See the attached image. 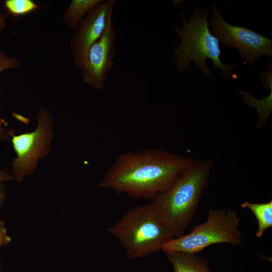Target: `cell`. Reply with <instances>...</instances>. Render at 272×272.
I'll return each mask as SVG.
<instances>
[{
  "label": "cell",
  "mask_w": 272,
  "mask_h": 272,
  "mask_svg": "<svg viewBox=\"0 0 272 272\" xmlns=\"http://www.w3.org/2000/svg\"><path fill=\"white\" fill-rule=\"evenodd\" d=\"M242 243L239 217L231 209H211L204 223L194 226L191 231L166 242L162 250L165 253L181 252L197 254L215 244Z\"/></svg>",
  "instance_id": "cell-5"
},
{
  "label": "cell",
  "mask_w": 272,
  "mask_h": 272,
  "mask_svg": "<svg viewBox=\"0 0 272 272\" xmlns=\"http://www.w3.org/2000/svg\"><path fill=\"white\" fill-rule=\"evenodd\" d=\"M5 6L10 14L16 16L27 15L40 8L32 0H6Z\"/></svg>",
  "instance_id": "cell-14"
},
{
  "label": "cell",
  "mask_w": 272,
  "mask_h": 272,
  "mask_svg": "<svg viewBox=\"0 0 272 272\" xmlns=\"http://www.w3.org/2000/svg\"><path fill=\"white\" fill-rule=\"evenodd\" d=\"M209 10H202L197 5L193 6V10L190 12L189 21L182 12L179 17L182 22V28L173 25L175 31L179 37L180 43L174 46L173 58L180 74L190 69L191 61L208 78L212 73L208 68L206 60L211 59L217 72L224 79L231 77L236 79L237 76L232 74L233 69L238 64L226 65L220 59L221 51L220 41L213 35L209 29L208 22Z\"/></svg>",
  "instance_id": "cell-3"
},
{
  "label": "cell",
  "mask_w": 272,
  "mask_h": 272,
  "mask_svg": "<svg viewBox=\"0 0 272 272\" xmlns=\"http://www.w3.org/2000/svg\"><path fill=\"white\" fill-rule=\"evenodd\" d=\"M114 0L103 1L93 8L74 30L70 42L75 64L80 68L90 47L104 32L113 16Z\"/></svg>",
  "instance_id": "cell-9"
},
{
  "label": "cell",
  "mask_w": 272,
  "mask_h": 272,
  "mask_svg": "<svg viewBox=\"0 0 272 272\" xmlns=\"http://www.w3.org/2000/svg\"><path fill=\"white\" fill-rule=\"evenodd\" d=\"M5 222L0 220V247L7 246L11 241V238L7 234V230L5 227Z\"/></svg>",
  "instance_id": "cell-18"
},
{
  "label": "cell",
  "mask_w": 272,
  "mask_h": 272,
  "mask_svg": "<svg viewBox=\"0 0 272 272\" xmlns=\"http://www.w3.org/2000/svg\"><path fill=\"white\" fill-rule=\"evenodd\" d=\"M211 33L223 45L239 50L244 64L250 67L261 56H272V40L250 29L226 22L215 5L208 22Z\"/></svg>",
  "instance_id": "cell-7"
},
{
  "label": "cell",
  "mask_w": 272,
  "mask_h": 272,
  "mask_svg": "<svg viewBox=\"0 0 272 272\" xmlns=\"http://www.w3.org/2000/svg\"><path fill=\"white\" fill-rule=\"evenodd\" d=\"M238 91L245 103L256 108L259 111L260 116L266 118L269 115L272 108V90H270L269 95L262 100L254 98L249 93L240 88H239Z\"/></svg>",
  "instance_id": "cell-13"
},
{
  "label": "cell",
  "mask_w": 272,
  "mask_h": 272,
  "mask_svg": "<svg viewBox=\"0 0 272 272\" xmlns=\"http://www.w3.org/2000/svg\"><path fill=\"white\" fill-rule=\"evenodd\" d=\"M20 64V62L16 58L7 56L0 50V73L6 69L18 67ZM2 124L3 120L0 118V140H7L8 135L3 129Z\"/></svg>",
  "instance_id": "cell-15"
},
{
  "label": "cell",
  "mask_w": 272,
  "mask_h": 272,
  "mask_svg": "<svg viewBox=\"0 0 272 272\" xmlns=\"http://www.w3.org/2000/svg\"><path fill=\"white\" fill-rule=\"evenodd\" d=\"M13 179L12 175L9 172H7L5 170H0V206L2 205L6 197L5 189L3 182Z\"/></svg>",
  "instance_id": "cell-17"
},
{
  "label": "cell",
  "mask_w": 272,
  "mask_h": 272,
  "mask_svg": "<svg viewBox=\"0 0 272 272\" xmlns=\"http://www.w3.org/2000/svg\"><path fill=\"white\" fill-rule=\"evenodd\" d=\"M267 71L262 72L260 76L263 88L268 90H272V65L270 60L267 64Z\"/></svg>",
  "instance_id": "cell-16"
},
{
  "label": "cell",
  "mask_w": 272,
  "mask_h": 272,
  "mask_svg": "<svg viewBox=\"0 0 272 272\" xmlns=\"http://www.w3.org/2000/svg\"><path fill=\"white\" fill-rule=\"evenodd\" d=\"M102 0H73L63 13L65 25L74 30L85 16Z\"/></svg>",
  "instance_id": "cell-11"
},
{
  "label": "cell",
  "mask_w": 272,
  "mask_h": 272,
  "mask_svg": "<svg viewBox=\"0 0 272 272\" xmlns=\"http://www.w3.org/2000/svg\"><path fill=\"white\" fill-rule=\"evenodd\" d=\"M112 18L113 16L102 35L89 48L80 67L84 83L97 90L104 87L114 64L116 34Z\"/></svg>",
  "instance_id": "cell-8"
},
{
  "label": "cell",
  "mask_w": 272,
  "mask_h": 272,
  "mask_svg": "<svg viewBox=\"0 0 272 272\" xmlns=\"http://www.w3.org/2000/svg\"><path fill=\"white\" fill-rule=\"evenodd\" d=\"M37 121L36 128L32 131L18 135L12 133L11 142L16 155L11 164L12 175L19 182L33 174L39 160L45 159L51 152L53 118L45 107L39 108Z\"/></svg>",
  "instance_id": "cell-6"
},
{
  "label": "cell",
  "mask_w": 272,
  "mask_h": 272,
  "mask_svg": "<svg viewBox=\"0 0 272 272\" xmlns=\"http://www.w3.org/2000/svg\"><path fill=\"white\" fill-rule=\"evenodd\" d=\"M6 15L0 14V31L2 30L6 26Z\"/></svg>",
  "instance_id": "cell-19"
},
{
  "label": "cell",
  "mask_w": 272,
  "mask_h": 272,
  "mask_svg": "<svg viewBox=\"0 0 272 272\" xmlns=\"http://www.w3.org/2000/svg\"><path fill=\"white\" fill-rule=\"evenodd\" d=\"M0 272H2V269H1V266H0Z\"/></svg>",
  "instance_id": "cell-20"
},
{
  "label": "cell",
  "mask_w": 272,
  "mask_h": 272,
  "mask_svg": "<svg viewBox=\"0 0 272 272\" xmlns=\"http://www.w3.org/2000/svg\"><path fill=\"white\" fill-rule=\"evenodd\" d=\"M241 206L250 210L255 216L258 223L255 235L258 238L261 237L264 231L272 226V200L264 203L246 201L241 203Z\"/></svg>",
  "instance_id": "cell-12"
},
{
  "label": "cell",
  "mask_w": 272,
  "mask_h": 272,
  "mask_svg": "<svg viewBox=\"0 0 272 272\" xmlns=\"http://www.w3.org/2000/svg\"><path fill=\"white\" fill-rule=\"evenodd\" d=\"M108 231L117 238L131 260L162 250L173 238L151 202L126 211Z\"/></svg>",
  "instance_id": "cell-4"
},
{
  "label": "cell",
  "mask_w": 272,
  "mask_h": 272,
  "mask_svg": "<svg viewBox=\"0 0 272 272\" xmlns=\"http://www.w3.org/2000/svg\"><path fill=\"white\" fill-rule=\"evenodd\" d=\"M209 161H194L165 191L151 202L173 238L179 237L191 222L211 169Z\"/></svg>",
  "instance_id": "cell-2"
},
{
  "label": "cell",
  "mask_w": 272,
  "mask_h": 272,
  "mask_svg": "<svg viewBox=\"0 0 272 272\" xmlns=\"http://www.w3.org/2000/svg\"><path fill=\"white\" fill-rule=\"evenodd\" d=\"M193 161L160 149L128 152L116 158L98 187L132 198L152 199L168 188Z\"/></svg>",
  "instance_id": "cell-1"
},
{
  "label": "cell",
  "mask_w": 272,
  "mask_h": 272,
  "mask_svg": "<svg viewBox=\"0 0 272 272\" xmlns=\"http://www.w3.org/2000/svg\"><path fill=\"white\" fill-rule=\"evenodd\" d=\"M166 254L173 267V272H214L210 269L207 258L197 254L171 252Z\"/></svg>",
  "instance_id": "cell-10"
}]
</instances>
